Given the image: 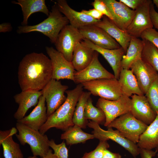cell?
Returning a JSON list of instances; mask_svg holds the SVG:
<instances>
[{
    "mask_svg": "<svg viewBox=\"0 0 158 158\" xmlns=\"http://www.w3.org/2000/svg\"><path fill=\"white\" fill-rule=\"evenodd\" d=\"M51 60L42 53L25 55L18 69V83L22 91H41L52 79Z\"/></svg>",
    "mask_w": 158,
    "mask_h": 158,
    "instance_id": "cell-1",
    "label": "cell"
},
{
    "mask_svg": "<svg viewBox=\"0 0 158 158\" xmlns=\"http://www.w3.org/2000/svg\"><path fill=\"white\" fill-rule=\"evenodd\" d=\"M82 84H78L73 89L67 90L66 100L54 113L48 117L47 120L39 130L43 134L52 128L64 131L74 125L73 119L78 99L83 91Z\"/></svg>",
    "mask_w": 158,
    "mask_h": 158,
    "instance_id": "cell-2",
    "label": "cell"
},
{
    "mask_svg": "<svg viewBox=\"0 0 158 158\" xmlns=\"http://www.w3.org/2000/svg\"><path fill=\"white\" fill-rule=\"evenodd\" d=\"M69 23L68 19L62 15L55 3L52 6L47 18L36 25L19 26L17 32L19 34L32 32H40L48 37L52 43L55 44L61 30Z\"/></svg>",
    "mask_w": 158,
    "mask_h": 158,
    "instance_id": "cell-3",
    "label": "cell"
},
{
    "mask_svg": "<svg viewBox=\"0 0 158 158\" xmlns=\"http://www.w3.org/2000/svg\"><path fill=\"white\" fill-rule=\"evenodd\" d=\"M16 127L18 132L16 134L17 139L22 145L27 144L30 145L33 156L42 158L47 154L50 147L46 135L19 122L16 123Z\"/></svg>",
    "mask_w": 158,
    "mask_h": 158,
    "instance_id": "cell-4",
    "label": "cell"
},
{
    "mask_svg": "<svg viewBox=\"0 0 158 158\" xmlns=\"http://www.w3.org/2000/svg\"><path fill=\"white\" fill-rule=\"evenodd\" d=\"M148 126L129 112L116 118L107 127L116 128L126 138L136 144Z\"/></svg>",
    "mask_w": 158,
    "mask_h": 158,
    "instance_id": "cell-5",
    "label": "cell"
},
{
    "mask_svg": "<svg viewBox=\"0 0 158 158\" xmlns=\"http://www.w3.org/2000/svg\"><path fill=\"white\" fill-rule=\"evenodd\" d=\"M91 95L107 100H115L123 95L118 80L115 78H102L81 83Z\"/></svg>",
    "mask_w": 158,
    "mask_h": 158,
    "instance_id": "cell-6",
    "label": "cell"
},
{
    "mask_svg": "<svg viewBox=\"0 0 158 158\" xmlns=\"http://www.w3.org/2000/svg\"><path fill=\"white\" fill-rule=\"evenodd\" d=\"M84 39L78 28L68 24L61 30L54 44L56 50L71 62L76 44Z\"/></svg>",
    "mask_w": 158,
    "mask_h": 158,
    "instance_id": "cell-7",
    "label": "cell"
},
{
    "mask_svg": "<svg viewBox=\"0 0 158 158\" xmlns=\"http://www.w3.org/2000/svg\"><path fill=\"white\" fill-rule=\"evenodd\" d=\"M68 88L60 81L52 79L41 91L45 99L48 117L65 102L67 97L65 93Z\"/></svg>",
    "mask_w": 158,
    "mask_h": 158,
    "instance_id": "cell-8",
    "label": "cell"
},
{
    "mask_svg": "<svg viewBox=\"0 0 158 158\" xmlns=\"http://www.w3.org/2000/svg\"><path fill=\"white\" fill-rule=\"evenodd\" d=\"M96 107L104 113L106 121L104 125L107 127L118 117L130 111L131 99L124 95L115 100H108L100 97L97 100Z\"/></svg>",
    "mask_w": 158,
    "mask_h": 158,
    "instance_id": "cell-9",
    "label": "cell"
},
{
    "mask_svg": "<svg viewBox=\"0 0 158 158\" xmlns=\"http://www.w3.org/2000/svg\"><path fill=\"white\" fill-rule=\"evenodd\" d=\"M87 126L93 129L92 133L94 135L95 138L99 140L110 139L114 141L128 151L134 157L139 154V148L137 145L126 138L117 130H114L112 128H108L107 130H105L92 121L88 122Z\"/></svg>",
    "mask_w": 158,
    "mask_h": 158,
    "instance_id": "cell-10",
    "label": "cell"
},
{
    "mask_svg": "<svg viewBox=\"0 0 158 158\" xmlns=\"http://www.w3.org/2000/svg\"><path fill=\"white\" fill-rule=\"evenodd\" d=\"M45 49L51 61L52 79L58 81L66 79L73 81L76 71L71 62L67 61L61 53L52 47H46Z\"/></svg>",
    "mask_w": 158,
    "mask_h": 158,
    "instance_id": "cell-11",
    "label": "cell"
},
{
    "mask_svg": "<svg viewBox=\"0 0 158 158\" xmlns=\"http://www.w3.org/2000/svg\"><path fill=\"white\" fill-rule=\"evenodd\" d=\"M152 1L145 0L136 10L134 17L126 30L132 37L138 38L146 30L153 28L150 13V6Z\"/></svg>",
    "mask_w": 158,
    "mask_h": 158,
    "instance_id": "cell-12",
    "label": "cell"
},
{
    "mask_svg": "<svg viewBox=\"0 0 158 158\" xmlns=\"http://www.w3.org/2000/svg\"><path fill=\"white\" fill-rule=\"evenodd\" d=\"M99 53L95 51L90 63L79 71H75L73 82L77 84L102 78H115L114 75L107 71L101 64L98 59Z\"/></svg>",
    "mask_w": 158,
    "mask_h": 158,
    "instance_id": "cell-13",
    "label": "cell"
},
{
    "mask_svg": "<svg viewBox=\"0 0 158 158\" xmlns=\"http://www.w3.org/2000/svg\"><path fill=\"white\" fill-rule=\"evenodd\" d=\"M102 1L113 18L111 21L119 28L126 31L134 17L135 10L131 9L119 1Z\"/></svg>",
    "mask_w": 158,
    "mask_h": 158,
    "instance_id": "cell-14",
    "label": "cell"
},
{
    "mask_svg": "<svg viewBox=\"0 0 158 158\" xmlns=\"http://www.w3.org/2000/svg\"><path fill=\"white\" fill-rule=\"evenodd\" d=\"M84 39L102 48L115 49L121 47L105 30L95 24L85 26L78 29Z\"/></svg>",
    "mask_w": 158,
    "mask_h": 158,
    "instance_id": "cell-15",
    "label": "cell"
},
{
    "mask_svg": "<svg viewBox=\"0 0 158 158\" xmlns=\"http://www.w3.org/2000/svg\"><path fill=\"white\" fill-rule=\"evenodd\" d=\"M130 69L135 76L140 89L145 95L158 73L141 58L134 62Z\"/></svg>",
    "mask_w": 158,
    "mask_h": 158,
    "instance_id": "cell-16",
    "label": "cell"
},
{
    "mask_svg": "<svg viewBox=\"0 0 158 158\" xmlns=\"http://www.w3.org/2000/svg\"><path fill=\"white\" fill-rule=\"evenodd\" d=\"M130 113L136 118L149 125L155 119L157 113L153 109L145 95L131 96Z\"/></svg>",
    "mask_w": 158,
    "mask_h": 158,
    "instance_id": "cell-17",
    "label": "cell"
},
{
    "mask_svg": "<svg viewBox=\"0 0 158 158\" xmlns=\"http://www.w3.org/2000/svg\"><path fill=\"white\" fill-rule=\"evenodd\" d=\"M83 41L87 46L104 57L111 67L115 78L118 80L122 69V57L125 53L123 49L121 47L115 49H105L95 44L88 39H84Z\"/></svg>",
    "mask_w": 158,
    "mask_h": 158,
    "instance_id": "cell-18",
    "label": "cell"
},
{
    "mask_svg": "<svg viewBox=\"0 0 158 158\" xmlns=\"http://www.w3.org/2000/svg\"><path fill=\"white\" fill-rule=\"evenodd\" d=\"M55 3L60 11L68 19L70 24L78 29L87 25L95 24L100 20L73 9L65 0H58Z\"/></svg>",
    "mask_w": 158,
    "mask_h": 158,
    "instance_id": "cell-19",
    "label": "cell"
},
{
    "mask_svg": "<svg viewBox=\"0 0 158 158\" xmlns=\"http://www.w3.org/2000/svg\"><path fill=\"white\" fill-rule=\"evenodd\" d=\"M42 95L41 91L33 90L22 91L15 95L13 98L18 107L14 114V118L17 120L23 118L29 109L37 105Z\"/></svg>",
    "mask_w": 158,
    "mask_h": 158,
    "instance_id": "cell-20",
    "label": "cell"
},
{
    "mask_svg": "<svg viewBox=\"0 0 158 158\" xmlns=\"http://www.w3.org/2000/svg\"><path fill=\"white\" fill-rule=\"evenodd\" d=\"M47 118L45 99L42 95L39 98L37 104L32 111L28 115L17 120V122L39 131L47 121Z\"/></svg>",
    "mask_w": 158,
    "mask_h": 158,
    "instance_id": "cell-21",
    "label": "cell"
},
{
    "mask_svg": "<svg viewBox=\"0 0 158 158\" xmlns=\"http://www.w3.org/2000/svg\"><path fill=\"white\" fill-rule=\"evenodd\" d=\"M95 25L105 30L120 44L126 52L132 37L126 31L119 28L105 16Z\"/></svg>",
    "mask_w": 158,
    "mask_h": 158,
    "instance_id": "cell-22",
    "label": "cell"
},
{
    "mask_svg": "<svg viewBox=\"0 0 158 158\" xmlns=\"http://www.w3.org/2000/svg\"><path fill=\"white\" fill-rule=\"evenodd\" d=\"M17 131L15 127L0 131V145L2 147L5 158H23L19 144L15 142L13 138Z\"/></svg>",
    "mask_w": 158,
    "mask_h": 158,
    "instance_id": "cell-23",
    "label": "cell"
},
{
    "mask_svg": "<svg viewBox=\"0 0 158 158\" xmlns=\"http://www.w3.org/2000/svg\"><path fill=\"white\" fill-rule=\"evenodd\" d=\"M95 52L83 41L77 43L73 50L71 61L76 71L82 70L90 63L93 58Z\"/></svg>",
    "mask_w": 158,
    "mask_h": 158,
    "instance_id": "cell-24",
    "label": "cell"
},
{
    "mask_svg": "<svg viewBox=\"0 0 158 158\" xmlns=\"http://www.w3.org/2000/svg\"><path fill=\"white\" fill-rule=\"evenodd\" d=\"M118 80L123 95L129 97L135 94L145 95L131 70L122 69Z\"/></svg>",
    "mask_w": 158,
    "mask_h": 158,
    "instance_id": "cell-25",
    "label": "cell"
},
{
    "mask_svg": "<svg viewBox=\"0 0 158 158\" xmlns=\"http://www.w3.org/2000/svg\"><path fill=\"white\" fill-rule=\"evenodd\" d=\"M17 1L12 2L21 7L23 16V20L21 23L23 26L27 25L28 19L32 13L41 12L47 16L49 15L50 12L44 0H18Z\"/></svg>",
    "mask_w": 158,
    "mask_h": 158,
    "instance_id": "cell-26",
    "label": "cell"
},
{
    "mask_svg": "<svg viewBox=\"0 0 158 158\" xmlns=\"http://www.w3.org/2000/svg\"><path fill=\"white\" fill-rule=\"evenodd\" d=\"M144 46L142 40L132 37L126 54L124 55L121 62L122 69H129L132 64L138 59L141 58Z\"/></svg>",
    "mask_w": 158,
    "mask_h": 158,
    "instance_id": "cell-27",
    "label": "cell"
},
{
    "mask_svg": "<svg viewBox=\"0 0 158 158\" xmlns=\"http://www.w3.org/2000/svg\"><path fill=\"white\" fill-rule=\"evenodd\" d=\"M137 145L139 148L148 150L158 146V113L155 120L140 136Z\"/></svg>",
    "mask_w": 158,
    "mask_h": 158,
    "instance_id": "cell-28",
    "label": "cell"
},
{
    "mask_svg": "<svg viewBox=\"0 0 158 158\" xmlns=\"http://www.w3.org/2000/svg\"><path fill=\"white\" fill-rule=\"evenodd\" d=\"M82 128L74 125L68 129L61 135V138L65 140L67 145L84 143L89 139L95 138L94 134L84 132Z\"/></svg>",
    "mask_w": 158,
    "mask_h": 158,
    "instance_id": "cell-29",
    "label": "cell"
},
{
    "mask_svg": "<svg viewBox=\"0 0 158 158\" xmlns=\"http://www.w3.org/2000/svg\"><path fill=\"white\" fill-rule=\"evenodd\" d=\"M91 95L89 92L83 91L78 99L74 111L73 122L74 125L82 128H86L87 126L88 122L85 117V108L87 102Z\"/></svg>",
    "mask_w": 158,
    "mask_h": 158,
    "instance_id": "cell-30",
    "label": "cell"
},
{
    "mask_svg": "<svg viewBox=\"0 0 158 158\" xmlns=\"http://www.w3.org/2000/svg\"><path fill=\"white\" fill-rule=\"evenodd\" d=\"M144 42L141 59L150 65L158 73V49L150 42L142 40Z\"/></svg>",
    "mask_w": 158,
    "mask_h": 158,
    "instance_id": "cell-31",
    "label": "cell"
},
{
    "mask_svg": "<svg viewBox=\"0 0 158 158\" xmlns=\"http://www.w3.org/2000/svg\"><path fill=\"white\" fill-rule=\"evenodd\" d=\"M85 117L86 119H91L99 125L104 124L106 121V117L104 112L101 109L93 105L90 97L86 104Z\"/></svg>",
    "mask_w": 158,
    "mask_h": 158,
    "instance_id": "cell-32",
    "label": "cell"
},
{
    "mask_svg": "<svg viewBox=\"0 0 158 158\" xmlns=\"http://www.w3.org/2000/svg\"><path fill=\"white\" fill-rule=\"evenodd\" d=\"M145 95L153 109L158 113V74Z\"/></svg>",
    "mask_w": 158,
    "mask_h": 158,
    "instance_id": "cell-33",
    "label": "cell"
},
{
    "mask_svg": "<svg viewBox=\"0 0 158 158\" xmlns=\"http://www.w3.org/2000/svg\"><path fill=\"white\" fill-rule=\"evenodd\" d=\"M109 147L107 140H99L96 148L89 152L85 153L82 158H102L104 151Z\"/></svg>",
    "mask_w": 158,
    "mask_h": 158,
    "instance_id": "cell-34",
    "label": "cell"
},
{
    "mask_svg": "<svg viewBox=\"0 0 158 158\" xmlns=\"http://www.w3.org/2000/svg\"><path fill=\"white\" fill-rule=\"evenodd\" d=\"M48 144L49 147L54 150V154L58 158H68V150L64 141L57 144L52 139L49 140Z\"/></svg>",
    "mask_w": 158,
    "mask_h": 158,
    "instance_id": "cell-35",
    "label": "cell"
},
{
    "mask_svg": "<svg viewBox=\"0 0 158 158\" xmlns=\"http://www.w3.org/2000/svg\"><path fill=\"white\" fill-rule=\"evenodd\" d=\"M140 37L142 40L150 42L158 49V32L155 29L152 28L146 30L142 33Z\"/></svg>",
    "mask_w": 158,
    "mask_h": 158,
    "instance_id": "cell-36",
    "label": "cell"
},
{
    "mask_svg": "<svg viewBox=\"0 0 158 158\" xmlns=\"http://www.w3.org/2000/svg\"><path fill=\"white\" fill-rule=\"evenodd\" d=\"M92 4L94 8L101 12L111 20H112L113 18L102 0H95Z\"/></svg>",
    "mask_w": 158,
    "mask_h": 158,
    "instance_id": "cell-37",
    "label": "cell"
},
{
    "mask_svg": "<svg viewBox=\"0 0 158 158\" xmlns=\"http://www.w3.org/2000/svg\"><path fill=\"white\" fill-rule=\"evenodd\" d=\"M80 12L95 19L98 20H101L104 16L102 13L94 8L88 10H82Z\"/></svg>",
    "mask_w": 158,
    "mask_h": 158,
    "instance_id": "cell-38",
    "label": "cell"
},
{
    "mask_svg": "<svg viewBox=\"0 0 158 158\" xmlns=\"http://www.w3.org/2000/svg\"><path fill=\"white\" fill-rule=\"evenodd\" d=\"M129 8L135 10L145 1V0H119Z\"/></svg>",
    "mask_w": 158,
    "mask_h": 158,
    "instance_id": "cell-39",
    "label": "cell"
},
{
    "mask_svg": "<svg viewBox=\"0 0 158 158\" xmlns=\"http://www.w3.org/2000/svg\"><path fill=\"white\" fill-rule=\"evenodd\" d=\"M150 13L153 26L158 30V13L155 10L152 2L150 6Z\"/></svg>",
    "mask_w": 158,
    "mask_h": 158,
    "instance_id": "cell-40",
    "label": "cell"
},
{
    "mask_svg": "<svg viewBox=\"0 0 158 158\" xmlns=\"http://www.w3.org/2000/svg\"><path fill=\"white\" fill-rule=\"evenodd\" d=\"M139 148V154L141 158H152L155 156L157 152L156 150L155 151L152 150H148ZM158 158V153L157 154Z\"/></svg>",
    "mask_w": 158,
    "mask_h": 158,
    "instance_id": "cell-41",
    "label": "cell"
},
{
    "mask_svg": "<svg viewBox=\"0 0 158 158\" xmlns=\"http://www.w3.org/2000/svg\"><path fill=\"white\" fill-rule=\"evenodd\" d=\"M102 158H122V157L119 153H114L107 149L104 152Z\"/></svg>",
    "mask_w": 158,
    "mask_h": 158,
    "instance_id": "cell-42",
    "label": "cell"
},
{
    "mask_svg": "<svg viewBox=\"0 0 158 158\" xmlns=\"http://www.w3.org/2000/svg\"><path fill=\"white\" fill-rule=\"evenodd\" d=\"M12 30V26L9 23H4L0 25V32H10Z\"/></svg>",
    "mask_w": 158,
    "mask_h": 158,
    "instance_id": "cell-43",
    "label": "cell"
},
{
    "mask_svg": "<svg viewBox=\"0 0 158 158\" xmlns=\"http://www.w3.org/2000/svg\"><path fill=\"white\" fill-rule=\"evenodd\" d=\"M42 158H58L52 152V150L50 149L48 153L44 157Z\"/></svg>",
    "mask_w": 158,
    "mask_h": 158,
    "instance_id": "cell-44",
    "label": "cell"
},
{
    "mask_svg": "<svg viewBox=\"0 0 158 158\" xmlns=\"http://www.w3.org/2000/svg\"><path fill=\"white\" fill-rule=\"evenodd\" d=\"M152 3L155 5L158 9V0H153L152 1Z\"/></svg>",
    "mask_w": 158,
    "mask_h": 158,
    "instance_id": "cell-45",
    "label": "cell"
},
{
    "mask_svg": "<svg viewBox=\"0 0 158 158\" xmlns=\"http://www.w3.org/2000/svg\"><path fill=\"white\" fill-rule=\"evenodd\" d=\"M27 158H38L37 156H29Z\"/></svg>",
    "mask_w": 158,
    "mask_h": 158,
    "instance_id": "cell-46",
    "label": "cell"
},
{
    "mask_svg": "<svg viewBox=\"0 0 158 158\" xmlns=\"http://www.w3.org/2000/svg\"><path fill=\"white\" fill-rule=\"evenodd\" d=\"M157 152H158V146L156 148V150Z\"/></svg>",
    "mask_w": 158,
    "mask_h": 158,
    "instance_id": "cell-47",
    "label": "cell"
}]
</instances>
